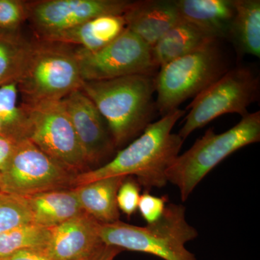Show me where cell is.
I'll return each instance as SVG.
<instances>
[{
    "label": "cell",
    "mask_w": 260,
    "mask_h": 260,
    "mask_svg": "<svg viewBox=\"0 0 260 260\" xmlns=\"http://www.w3.org/2000/svg\"><path fill=\"white\" fill-rule=\"evenodd\" d=\"M83 83L75 49L41 39L32 42L17 81L23 104L61 100Z\"/></svg>",
    "instance_id": "cell-4"
},
{
    "label": "cell",
    "mask_w": 260,
    "mask_h": 260,
    "mask_svg": "<svg viewBox=\"0 0 260 260\" xmlns=\"http://www.w3.org/2000/svg\"><path fill=\"white\" fill-rule=\"evenodd\" d=\"M126 177L104 178L74 188L82 209L101 223L118 221L116 196Z\"/></svg>",
    "instance_id": "cell-19"
},
{
    "label": "cell",
    "mask_w": 260,
    "mask_h": 260,
    "mask_svg": "<svg viewBox=\"0 0 260 260\" xmlns=\"http://www.w3.org/2000/svg\"><path fill=\"white\" fill-rule=\"evenodd\" d=\"M121 249L102 244L90 254L76 260H114Z\"/></svg>",
    "instance_id": "cell-30"
},
{
    "label": "cell",
    "mask_w": 260,
    "mask_h": 260,
    "mask_svg": "<svg viewBox=\"0 0 260 260\" xmlns=\"http://www.w3.org/2000/svg\"><path fill=\"white\" fill-rule=\"evenodd\" d=\"M28 17L27 3L18 0H0V29L18 30Z\"/></svg>",
    "instance_id": "cell-25"
},
{
    "label": "cell",
    "mask_w": 260,
    "mask_h": 260,
    "mask_svg": "<svg viewBox=\"0 0 260 260\" xmlns=\"http://www.w3.org/2000/svg\"><path fill=\"white\" fill-rule=\"evenodd\" d=\"M101 239L107 245L153 254L164 260H197L185 248L186 243L198 237L194 227L186 221L185 208L171 203L162 216L146 226L118 221L101 223Z\"/></svg>",
    "instance_id": "cell-3"
},
{
    "label": "cell",
    "mask_w": 260,
    "mask_h": 260,
    "mask_svg": "<svg viewBox=\"0 0 260 260\" xmlns=\"http://www.w3.org/2000/svg\"><path fill=\"white\" fill-rule=\"evenodd\" d=\"M0 175V191L27 198L44 191L73 188L77 174L23 138L17 141L14 153Z\"/></svg>",
    "instance_id": "cell-9"
},
{
    "label": "cell",
    "mask_w": 260,
    "mask_h": 260,
    "mask_svg": "<svg viewBox=\"0 0 260 260\" xmlns=\"http://www.w3.org/2000/svg\"><path fill=\"white\" fill-rule=\"evenodd\" d=\"M217 43L169 61L155 75L156 110L164 116L226 73Z\"/></svg>",
    "instance_id": "cell-6"
},
{
    "label": "cell",
    "mask_w": 260,
    "mask_h": 260,
    "mask_svg": "<svg viewBox=\"0 0 260 260\" xmlns=\"http://www.w3.org/2000/svg\"><path fill=\"white\" fill-rule=\"evenodd\" d=\"M260 140V113H249L221 134L209 129L167 172V181L177 186L186 201L200 181L224 159L246 145Z\"/></svg>",
    "instance_id": "cell-5"
},
{
    "label": "cell",
    "mask_w": 260,
    "mask_h": 260,
    "mask_svg": "<svg viewBox=\"0 0 260 260\" xmlns=\"http://www.w3.org/2000/svg\"><path fill=\"white\" fill-rule=\"evenodd\" d=\"M51 230V228L30 223L0 234V259L23 249L46 247L50 240Z\"/></svg>",
    "instance_id": "cell-22"
},
{
    "label": "cell",
    "mask_w": 260,
    "mask_h": 260,
    "mask_svg": "<svg viewBox=\"0 0 260 260\" xmlns=\"http://www.w3.org/2000/svg\"><path fill=\"white\" fill-rule=\"evenodd\" d=\"M0 260H5V259H0Z\"/></svg>",
    "instance_id": "cell-32"
},
{
    "label": "cell",
    "mask_w": 260,
    "mask_h": 260,
    "mask_svg": "<svg viewBox=\"0 0 260 260\" xmlns=\"http://www.w3.org/2000/svg\"><path fill=\"white\" fill-rule=\"evenodd\" d=\"M132 3L126 0H43L27 3V18L42 39L96 17L124 15Z\"/></svg>",
    "instance_id": "cell-11"
},
{
    "label": "cell",
    "mask_w": 260,
    "mask_h": 260,
    "mask_svg": "<svg viewBox=\"0 0 260 260\" xmlns=\"http://www.w3.org/2000/svg\"><path fill=\"white\" fill-rule=\"evenodd\" d=\"M101 223L83 212L51 228L47 249L56 260H76L104 244L99 234Z\"/></svg>",
    "instance_id": "cell-13"
},
{
    "label": "cell",
    "mask_w": 260,
    "mask_h": 260,
    "mask_svg": "<svg viewBox=\"0 0 260 260\" xmlns=\"http://www.w3.org/2000/svg\"><path fill=\"white\" fill-rule=\"evenodd\" d=\"M235 15L229 39L242 54L260 56V1L234 0Z\"/></svg>",
    "instance_id": "cell-20"
},
{
    "label": "cell",
    "mask_w": 260,
    "mask_h": 260,
    "mask_svg": "<svg viewBox=\"0 0 260 260\" xmlns=\"http://www.w3.org/2000/svg\"><path fill=\"white\" fill-rule=\"evenodd\" d=\"M32 223L28 200L0 191V234Z\"/></svg>",
    "instance_id": "cell-24"
},
{
    "label": "cell",
    "mask_w": 260,
    "mask_h": 260,
    "mask_svg": "<svg viewBox=\"0 0 260 260\" xmlns=\"http://www.w3.org/2000/svg\"><path fill=\"white\" fill-rule=\"evenodd\" d=\"M185 111L176 109L149 124L126 148L107 164L77 174L73 188L104 178L136 176L146 189L167 185V172L184 140L172 131Z\"/></svg>",
    "instance_id": "cell-1"
},
{
    "label": "cell",
    "mask_w": 260,
    "mask_h": 260,
    "mask_svg": "<svg viewBox=\"0 0 260 260\" xmlns=\"http://www.w3.org/2000/svg\"><path fill=\"white\" fill-rule=\"evenodd\" d=\"M139 184L133 179H124L118 190L116 201L118 208L128 216L138 209L140 199Z\"/></svg>",
    "instance_id": "cell-26"
},
{
    "label": "cell",
    "mask_w": 260,
    "mask_h": 260,
    "mask_svg": "<svg viewBox=\"0 0 260 260\" xmlns=\"http://www.w3.org/2000/svg\"><path fill=\"white\" fill-rule=\"evenodd\" d=\"M181 18L213 39H229L235 15L234 0H174Z\"/></svg>",
    "instance_id": "cell-15"
},
{
    "label": "cell",
    "mask_w": 260,
    "mask_h": 260,
    "mask_svg": "<svg viewBox=\"0 0 260 260\" xmlns=\"http://www.w3.org/2000/svg\"><path fill=\"white\" fill-rule=\"evenodd\" d=\"M0 177H1V175H0Z\"/></svg>",
    "instance_id": "cell-33"
},
{
    "label": "cell",
    "mask_w": 260,
    "mask_h": 260,
    "mask_svg": "<svg viewBox=\"0 0 260 260\" xmlns=\"http://www.w3.org/2000/svg\"><path fill=\"white\" fill-rule=\"evenodd\" d=\"M5 260H56L49 254L46 247L23 249L3 258Z\"/></svg>",
    "instance_id": "cell-28"
},
{
    "label": "cell",
    "mask_w": 260,
    "mask_h": 260,
    "mask_svg": "<svg viewBox=\"0 0 260 260\" xmlns=\"http://www.w3.org/2000/svg\"><path fill=\"white\" fill-rule=\"evenodd\" d=\"M17 82L0 86V121L3 135L15 140L25 138V115L18 104Z\"/></svg>",
    "instance_id": "cell-23"
},
{
    "label": "cell",
    "mask_w": 260,
    "mask_h": 260,
    "mask_svg": "<svg viewBox=\"0 0 260 260\" xmlns=\"http://www.w3.org/2000/svg\"><path fill=\"white\" fill-rule=\"evenodd\" d=\"M18 140L5 135H0V172H3L14 153Z\"/></svg>",
    "instance_id": "cell-29"
},
{
    "label": "cell",
    "mask_w": 260,
    "mask_h": 260,
    "mask_svg": "<svg viewBox=\"0 0 260 260\" xmlns=\"http://www.w3.org/2000/svg\"><path fill=\"white\" fill-rule=\"evenodd\" d=\"M124 16L126 28L150 48L183 20L174 0L133 2Z\"/></svg>",
    "instance_id": "cell-14"
},
{
    "label": "cell",
    "mask_w": 260,
    "mask_h": 260,
    "mask_svg": "<svg viewBox=\"0 0 260 260\" xmlns=\"http://www.w3.org/2000/svg\"><path fill=\"white\" fill-rule=\"evenodd\" d=\"M3 135V126H2L1 121H0V135Z\"/></svg>",
    "instance_id": "cell-31"
},
{
    "label": "cell",
    "mask_w": 260,
    "mask_h": 260,
    "mask_svg": "<svg viewBox=\"0 0 260 260\" xmlns=\"http://www.w3.org/2000/svg\"><path fill=\"white\" fill-rule=\"evenodd\" d=\"M32 42L18 30L0 29V86L18 81Z\"/></svg>",
    "instance_id": "cell-21"
},
{
    "label": "cell",
    "mask_w": 260,
    "mask_h": 260,
    "mask_svg": "<svg viewBox=\"0 0 260 260\" xmlns=\"http://www.w3.org/2000/svg\"><path fill=\"white\" fill-rule=\"evenodd\" d=\"M217 42L216 39L183 20L166 32L151 48L152 58L159 69L169 61Z\"/></svg>",
    "instance_id": "cell-18"
},
{
    "label": "cell",
    "mask_w": 260,
    "mask_h": 260,
    "mask_svg": "<svg viewBox=\"0 0 260 260\" xmlns=\"http://www.w3.org/2000/svg\"><path fill=\"white\" fill-rule=\"evenodd\" d=\"M80 89L107 122L116 148L138 138L152 123L156 111L155 75L83 81Z\"/></svg>",
    "instance_id": "cell-2"
},
{
    "label": "cell",
    "mask_w": 260,
    "mask_h": 260,
    "mask_svg": "<svg viewBox=\"0 0 260 260\" xmlns=\"http://www.w3.org/2000/svg\"><path fill=\"white\" fill-rule=\"evenodd\" d=\"M25 138L65 169L78 174L89 164L61 100L23 104Z\"/></svg>",
    "instance_id": "cell-7"
},
{
    "label": "cell",
    "mask_w": 260,
    "mask_h": 260,
    "mask_svg": "<svg viewBox=\"0 0 260 260\" xmlns=\"http://www.w3.org/2000/svg\"><path fill=\"white\" fill-rule=\"evenodd\" d=\"M32 223L55 227L83 213L74 188L44 191L27 197Z\"/></svg>",
    "instance_id": "cell-17"
},
{
    "label": "cell",
    "mask_w": 260,
    "mask_h": 260,
    "mask_svg": "<svg viewBox=\"0 0 260 260\" xmlns=\"http://www.w3.org/2000/svg\"><path fill=\"white\" fill-rule=\"evenodd\" d=\"M167 205L165 197L158 198L147 192L140 196L138 209L148 224L155 223L162 216Z\"/></svg>",
    "instance_id": "cell-27"
},
{
    "label": "cell",
    "mask_w": 260,
    "mask_h": 260,
    "mask_svg": "<svg viewBox=\"0 0 260 260\" xmlns=\"http://www.w3.org/2000/svg\"><path fill=\"white\" fill-rule=\"evenodd\" d=\"M126 28L124 15H108L90 19L77 25L42 38L41 40L77 45L87 51H96L106 47Z\"/></svg>",
    "instance_id": "cell-16"
},
{
    "label": "cell",
    "mask_w": 260,
    "mask_h": 260,
    "mask_svg": "<svg viewBox=\"0 0 260 260\" xmlns=\"http://www.w3.org/2000/svg\"><path fill=\"white\" fill-rule=\"evenodd\" d=\"M259 91V78L249 68L227 71L194 97L178 135L184 140L195 130L224 114L246 116L249 114L248 107L257 99Z\"/></svg>",
    "instance_id": "cell-8"
},
{
    "label": "cell",
    "mask_w": 260,
    "mask_h": 260,
    "mask_svg": "<svg viewBox=\"0 0 260 260\" xmlns=\"http://www.w3.org/2000/svg\"><path fill=\"white\" fill-rule=\"evenodd\" d=\"M83 81L114 79L133 75H154L151 48L127 28L96 51L75 48Z\"/></svg>",
    "instance_id": "cell-10"
},
{
    "label": "cell",
    "mask_w": 260,
    "mask_h": 260,
    "mask_svg": "<svg viewBox=\"0 0 260 260\" xmlns=\"http://www.w3.org/2000/svg\"><path fill=\"white\" fill-rule=\"evenodd\" d=\"M89 165L107 158L116 148L107 122L81 89L61 99Z\"/></svg>",
    "instance_id": "cell-12"
}]
</instances>
